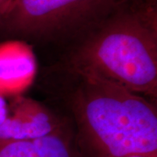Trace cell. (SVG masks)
<instances>
[{
  "label": "cell",
  "instance_id": "7",
  "mask_svg": "<svg viewBox=\"0 0 157 157\" xmlns=\"http://www.w3.org/2000/svg\"><path fill=\"white\" fill-rule=\"evenodd\" d=\"M9 106L6 102L5 98L2 96H0V126L2 124V123L8 115Z\"/></svg>",
  "mask_w": 157,
  "mask_h": 157
},
{
  "label": "cell",
  "instance_id": "8",
  "mask_svg": "<svg viewBox=\"0 0 157 157\" xmlns=\"http://www.w3.org/2000/svg\"><path fill=\"white\" fill-rule=\"evenodd\" d=\"M13 0H0V22L8 10Z\"/></svg>",
  "mask_w": 157,
  "mask_h": 157
},
{
  "label": "cell",
  "instance_id": "2",
  "mask_svg": "<svg viewBox=\"0 0 157 157\" xmlns=\"http://www.w3.org/2000/svg\"><path fill=\"white\" fill-rule=\"evenodd\" d=\"M74 44L65 65L156 99L157 0H123Z\"/></svg>",
  "mask_w": 157,
  "mask_h": 157
},
{
  "label": "cell",
  "instance_id": "1",
  "mask_svg": "<svg viewBox=\"0 0 157 157\" xmlns=\"http://www.w3.org/2000/svg\"><path fill=\"white\" fill-rule=\"evenodd\" d=\"M60 89L81 157H157L156 108L148 98L64 65Z\"/></svg>",
  "mask_w": 157,
  "mask_h": 157
},
{
  "label": "cell",
  "instance_id": "5",
  "mask_svg": "<svg viewBox=\"0 0 157 157\" xmlns=\"http://www.w3.org/2000/svg\"><path fill=\"white\" fill-rule=\"evenodd\" d=\"M0 157H81L67 119L44 136L30 140L0 139Z\"/></svg>",
  "mask_w": 157,
  "mask_h": 157
},
{
  "label": "cell",
  "instance_id": "4",
  "mask_svg": "<svg viewBox=\"0 0 157 157\" xmlns=\"http://www.w3.org/2000/svg\"><path fill=\"white\" fill-rule=\"evenodd\" d=\"M60 118L30 98L18 97L9 108L8 115L0 126V139L30 140L44 136L62 125Z\"/></svg>",
  "mask_w": 157,
  "mask_h": 157
},
{
  "label": "cell",
  "instance_id": "9",
  "mask_svg": "<svg viewBox=\"0 0 157 157\" xmlns=\"http://www.w3.org/2000/svg\"><path fill=\"white\" fill-rule=\"evenodd\" d=\"M129 157H146V156H129Z\"/></svg>",
  "mask_w": 157,
  "mask_h": 157
},
{
  "label": "cell",
  "instance_id": "6",
  "mask_svg": "<svg viewBox=\"0 0 157 157\" xmlns=\"http://www.w3.org/2000/svg\"><path fill=\"white\" fill-rule=\"evenodd\" d=\"M35 60L24 42L12 41L0 44V96L17 95L30 83Z\"/></svg>",
  "mask_w": 157,
  "mask_h": 157
},
{
  "label": "cell",
  "instance_id": "3",
  "mask_svg": "<svg viewBox=\"0 0 157 157\" xmlns=\"http://www.w3.org/2000/svg\"><path fill=\"white\" fill-rule=\"evenodd\" d=\"M123 0H13L0 27L47 42L74 44L103 21Z\"/></svg>",
  "mask_w": 157,
  "mask_h": 157
}]
</instances>
